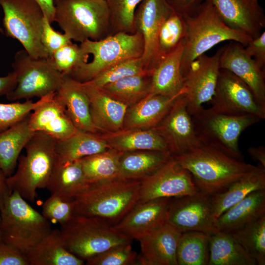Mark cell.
I'll use <instances>...</instances> for the list:
<instances>
[{
  "label": "cell",
  "instance_id": "cell-54",
  "mask_svg": "<svg viewBox=\"0 0 265 265\" xmlns=\"http://www.w3.org/2000/svg\"><path fill=\"white\" fill-rule=\"evenodd\" d=\"M6 179L7 177L0 167V210L5 198L11 192L7 186Z\"/></svg>",
  "mask_w": 265,
  "mask_h": 265
},
{
  "label": "cell",
  "instance_id": "cell-3",
  "mask_svg": "<svg viewBox=\"0 0 265 265\" xmlns=\"http://www.w3.org/2000/svg\"><path fill=\"white\" fill-rule=\"evenodd\" d=\"M140 187V180L120 179L93 185L73 198L75 214L113 226L138 203Z\"/></svg>",
  "mask_w": 265,
  "mask_h": 265
},
{
  "label": "cell",
  "instance_id": "cell-9",
  "mask_svg": "<svg viewBox=\"0 0 265 265\" xmlns=\"http://www.w3.org/2000/svg\"><path fill=\"white\" fill-rule=\"evenodd\" d=\"M191 117L196 135L202 144L241 159L239 136L246 128L261 120L252 114H227L203 107Z\"/></svg>",
  "mask_w": 265,
  "mask_h": 265
},
{
  "label": "cell",
  "instance_id": "cell-2",
  "mask_svg": "<svg viewBox=\"0 0 265 265\" xmlns=\"http://www.w3.org/2000/svg\"><path fill=\"white\" fill-rule=\"evenodd\" d=\"M183 16L186 26L181 62L183 76L192 61L219 43L231 41L245 47L253 39L226 25L209 0H204L192 13Z\"/></svg>",
  "mask_w": 265,
  "mask_h": 265
},
{
  "label": "cell",
  "instance_id": "cell-56",
  "mask_svg": "<svg viewBox=\"0 0 265 265\" xmlns=\"http://www.w3.org/2000/svg\"><path fill=\"white\" fill-rule=\"evenodd\" d=\"M58 0H53L54 3H55L56 2H57Z\"/></svg>",
  "mask_w": 265,
  "mask_h": 265
},
{
  "label": "cell",
  "instance_id": "cell-14",
  "mask_svg": "<svg viewBox=\"0 0 265 265\" xmlns=\"http://www.w3.org/2000/svg\"><path fill=\"white\" fill-rule=\"evenodd\" d=\"M140 181L138 203L181 197L200 191L190 172L182 167L173 156L154 173Z\"/></svg>",
  "mask_w": 265,
  "mask_h": 265
},
{
  "label": "cell",
  "instance_id": "cell-48",
  "mask_svg": "<svg viewBox=\"0 0 265 265\" xmlns=\"http://www.w3.org/2000/svg\"><path fill=\"white\" fill-rule=\"evenodd\" d=\"M0 265H29V263L25 254L1 241Z\"/></svg>",
  "mask_w": 265,
  "mask_h": 265
},
{
  "label": "cell",
  "instance_id": "cell-41",
  "mask_svg": "<svg viewBox=\"0 0 265 265\" xmlns=\"http://www.w3.org/2000/svg\"><path fill=\"white\" fill-rule=\"evenodd\" d=\"M142 0H106L110 15V35L135 32V11Z\"/></svg>",
  "mask_w": 265,
  "mask_h": 265
},
{
  "label": "cell",
  "instance_id": "cell-12",
  "mask_svg": "<svg viewBox=\"0 0 265 265\" xmlns=\"http://www.w3.org/2000/svg\"><path fill=\"white\" fill-rule=\"evenodd\" d=\"M211 196L200 191L181 197L172 198L166 222L181 233L198 231L211 236L216 232Z\"/></svg>",
  "mask_w": 265,
  "mask_h": 265
},
{
  "label": "cell",
  "instance_id": "cell-21",
  "mask_svg": "<svg viewBox=\"0 0 265 265\" xmlns=\"http://www.w3.org/2000/svg\"><path fill=\"white\" fill-rule=\"evenodd\" d=\"M29 124L34 132H44L56 140L65 139L77 130L56 92L48 94L30 113Z\"/></svg>",
  "mask_w": 265,
  "mask_h": 265
},
{
  "label": "cell",
  "instance_id": "cell-29",
  "mask_svg": "<svg viewBox=\"0 0 265 265\" xmlns=\"http://www.w3.org/2000/svg\"><path fill=\"white\" fill-rule=\"evenodd\" d=\"M30 114L0 132V167L7 177L14 172L21 152L35 132L29 124Z\"/></svg>",
  "mask_w": 265,
  "mask_h": 265
},
{
  "label": "cell",
  "instance_id": "cell-32",
  "mask_svg": "<svg viewBox=\"0 0 265 265\" xmlns=\"http://www.w3.org/2000/svg\"><path fill=\"white\" fill-rule=\"evenodd\" d=\"M265 189V168L261 165L233 183L225 190L211 196L215 217L240 202L251 192Z\"/></svg>",
  "mask_w": 265,
  "mask_h": 265
},
{
  "label": "cell",
  "instance_id": "cell-47",
  "mask_svg": "<svg viewBox=\"0 0 265 265\" xmlns=\"http://www.w3.org/2000/svg\"><path fill=\"white\" fill-rule=\"evenodd\" d=\"M41 41L48 54V57L61 47L72 42L67 34L55 31L45 16L42 23Z\"/></svg>",
  "mask_w": 265,
  "mask_h": 265
},
{
  "label": "cell",
  "instance_id": "cell-51",
  "mask_svg": "<svg viewBox=\"0 0 265 265\" xmlns=\"http://www.w3.org/2000/svg\"><path fill=\"white\" fill-rule=\"evenodd\" d=\"M16 79L15 73L12 71L7 75L0 77V96H6L16 87Z\"/></svg>",
  "mask_w": 265,
  "mask_h": 265
},
{
  "label": "cell",
  "instance_id": "cell-25",
  "mask_svg": "<svg viewBox=\"0 0 265 265\" xmlns=\"http://www.w3.org/2000/svg\"><path fill=\"white\" fill-rule=\"evenodd\" d=\"M179 96L170 97L161 95H148L128 107L123 129L155 128L163 120Z\"/></svg>",
  "mask_w": 265,
  "mask_h": 265
},
{
  "label": "cell",
  "instance_id": "cell-33",
  "mask_svg": "<svg viewBox=\"0 0 265 265\" xmlns=\"http://www.w3.org/2000/svg\"><path fill=\"white\" fill-rule=\"evenodd\" d=\"M25 256L29 265H82L84 263L66 248L58 229L52 230Z\"/></svg>",
  "mask_w": 265,
  "mask_h": 265
},
{
  "label": "cell",
  "instance_id": "cell-16",
  "mask_svg": "<svg viewBox=\"0 0 265 265\" xmlns=\"http://www.w3.org/2000/svg\"><path fill=\"white\" fill-rule=\"evenodd\" d=\"M173 12L165 0H142L134 14L135 32L144 43L141 56L146 70L152 72L159 63L158 39L160 28Z\"/></svg>",
  "mask_w": 265,
  "mask_h": 265
},
{
  "label": "cell",
  "instance_id": "cell-28",
  "mask_svg": "<svg viewBox=\"0 0 265 265\" xmlns=\"http://www.w3.org/2000/svg\"><path fill=\"white\" fill-rule=\"evenodd\" d=\"M102 137L111 149L121 152L135 151L169 152L165 140L155 128L123 129Z\"/></svg>",
  "mask_w": 265,
  "mask_h": 265
},
{
  "label": "cell",
  "instance_id": "cell-10",
  "mask_svg": "<svg viewBox=\"0 0 265 265\" xmlns=\"http://www.w3.org/2000/svg\"><path fill=\"white\" fill-rule=\"evenodd\" d=\"M12 67L17 83L15 88L6 96L10 101L41 98L56 92L63 80L64 76L47 58L33 57L25 49L16 53Z\"/></svg>",
  "mask_w": 265,
  "mask_h": 265
},
{
  "label": "cell",
  "instance_id": "cell-40",
  "mask_svg": "<svg viewBox=\"0 0 265 265\" xmlns=\"http://www.w3.org/2000/svg\"><path fill=\"white\" fill-rule=\"evenodd\" d=\"M186 31V26L183 16L173 11L163 23L159 33V63L179 46L185 38Z\"/></svg>",
  "mask_w": 265,
  "mask_h": 265
},
{
  "label": "cell",
  "instance_id": "cell-22",
  "mask_svg": "<svg viewBox=\"0 0 265 265\" xmlns=\"http://www.w3.org/2000/svg\"><path fill=\"white\" fill-rule=\"evenodd\" d=\"M181 232L165 222L139 240L141 265H178L176 252Z\"/></svg>",
  "mask_w": 265,
  "mask_h": 265
},
{
  "label": "cell",
  "instance_id": "cell-38",
  "mask_svg": "<svg viewBox=\"0 0 265 265\" xmlns=\"http://www.w3.org/2000/svg\"><path fill=\"white\" fill-rule=\"evenodd\" d=\"M210 237L198 231L182 233L176 252L178 265H208Z\"/></svg>",
  "mask_w": 265,
  "mask_h": 265
},
{
  "label": "cell",
  "instance_id": "cell-57",
  "mask_svg": "<svg viewBox=\"0 0 265 265\" xmlns=\"http://www.w3.org/2000/svg\"><path fill=\"white\" fill-rule=\"evenodd\" d=\"M0 241H1V238L0 232Z\"/></svg>",
  "mask_w": 265,
  "mask_h": 265
},
{
  "label": "cell",
  "instance_id": "cell-1",
  "mask_svg": "<svg viewBox=\"0 0 265 265\" xmlns=\"http://www.w3.org/2000/svg\"><path fill=\"white\" fill-rule=\"evenodd\" d=\"M173 157L190 172L199 190L210 196L225 190L233 183L257 168L202 143L187 153Z\"/></svg>",
  "mask_w": 265,
  "mask_h": 265
},
{
  "label": "cell",
  "instance_id": "cell-46",
  "mask_svg": "<svg viewBox=\"0 0 265 265\" xmlns=\"http://www.w3.org/2000/svg\"><path fill=\"white\" fill-rule=\"evenodd\" d=\"M47 95L35 102L31 100L21 103H0V132L8 129L31 113L46 99Z\"/></svg>",
  "mask_w": 265,
  "mask_h": 265
},
{
  "label": "cell",
  "instance_id": "cell-26",
  "mask_svg": "<svg viewBox=\"0 0 265 265\" xmlns=\"http://www.w3.org/2000/svg\"><path fill=\"white\" fill-rule=\"evenodd\" d=\"M56 94L64 104L67 113L77 130L97 133L98 131L91 119L89 100L81 82L65 75Z\"/></svg>",
  "mask_w": 265,
  "mask_h": 265
},
{
  "label": "cell",
  "instance_id": "cell-17",
  "mask_svg": "<svg viewBox=\"0 0 265 265\" xmlns=\"http://www.w3.org/2000/svg\"><path fill=\"white\" fill-rule=\"evenodd\" d=\"M154 128L164 138L173 156L187 153L202 144L187 111L184 94L176 99L167 114Z\"/></svg>",
  "mask_w": 265,
  "mask_h": 265
},
{
  "label": "cell",
  "instance_id": "cell-4",
  "mask_svg": "<svg viewBox=\"0 0 265 265\" xmlns=\"http://www.w3.org/2000/svg\"><path fill=\"white\" fill-rule=\"evenodd\" d=\"M56 140L40 132H35L26 145V154L18 159L16 171L7 177L11 191L33 202L36 190L46 188L57 161Z\"/></svg>",
  "mask_w": 265,
  "mask_h": 265
},
{
  "label": "cell",
  "instance_id": "cell-23",
  "mask_svg": "<svg viewBox=\"0 0 265 265\" xmlns=\"http://www.w3.org/2000/svg\"><path fill=\"white\" fill-rule=\"evenodd\" d=\"M81 84L88 97L91 119L97 131L112 133L123 130L129 106L88 82Z\"/></svg>",
  "mask_w": 265,
  "mask_h": 265
},
{
  "label": "cell",
  "instance_id": "cell-6",
  "mask_svg": "<svg viewBox=\"0 0 265 265\" xmlns=\"http://www.w3.org/2000/svg\"><path fill=\"white\" fill-rule=\"evenodd\" d=\"M54 6L53 21L72 40L98 41L110 35L106 0H59Z\"/></svg>",
  "mask_w": 265,
  "mask_h": 265
},
{
  "label": "cell",
  "instance_id": "cell-42",
  "mask_svg": "<svg viewBox=\"0 0 265 265\" xmlns=\"http://www.w3.org/2000/svg\"><path fill=\"white\" fill-rule=\"evenodd\" d=\"M147 72H151L146 70L141 57L117 63L103 71L87 82L100 88L124 78Z\"/></svg>",
  "mask_w": 265,
  "mask_h": 265
},
{
  "label": "cell",
  "instance_id": "cell-43",
  "mask_svg": "<svg viewBox=\"0 0 265 265\" xmlns=\"http://www.w3.org/2000/svg\"><path fill=\"white\" fill-rule=\"evenodd\" d=\"M89 54L84 53L80 45L73 42L54 52L47 60L63 76L69 75L81 64L87 62Z\"/></svg>",
  "mask_w": 265,
  "mask_h": 265
},
{
  "label": "cell",
  "instance_id": "cell-49",
  "mask_svg": "<svg viewBox=\"0 0 265 265\" xmlns=\"http://www.w3.org/2000/svg\"><path fill=\"white\" fill-rule=\"evenodd\" d=\"M247 54L262 68L265 67V32L253 38L244 47Z\"/></svg>",
  "mask_w": 265,
  "mask_h": 265
},
{
  "label": "cell",
  "instance_id": "cell-11",
  "mask_svg": "<svg viewBox=\"0 0 265 265\" xmlns=\"http://www.w3.org/2000/svg\"><path fill=\"white\" fill-rule=\"evenodd\" d=\"M6 35L20 42L31 56L48 58L41 41L43 12L35 0H0Z\"/></svg>",
  "mask_w": 265,
  "mask_h": 265
},
{
  "label": "cell",
  "instance_id": "cell-7",
  "mask_svg": "<svg viewBox=\"0 0 265 265\" xmlns=\"http://www.w3.org/2000/svg\"><path fill=\"white\" fill-rule=\"evenodd\" d=\"M83 52L91 54V61L85 62L68 76L80 82H87L103 71L120 62L141 57L144 43L138 32H119L98 41L86 40L80 45Z\"/></svg>",
  "mask_w": 265,
  "mask_h": 265
},
{
  "label": "cell",
  "instance_id": "cell-45",
  "mask_svg": "<svg viewBox=\"0 0 265 265\" xmlns=\"http://www.w3.org/2000/svg\"><path fill=\"white\" fill-rule=\"evenodd\" d=\"M42 214L53 223L65 224L75 214L73 198L51 194L43 204Z\"/></svg>",
  "mask_w": 265,
  "mask_h": 265
},
{
  "label": "cell",
  "instance_id": "cell-18",
  "mask_svg": "<svg viewBox=\"0 0 265 265\" xmlns=\"http://www.w3.org/2000/svg\"><path fill=\"white\" fill-rule=\"evenodd\" d=\"M220 69L228 70L243 81L258 101L265 106V72L240 43L232 42L222 48Z\"/></svg>",
  "mask_w": 265,
  "mask_h": 265
},
{
  "label": "cell",
  "instance_id": "cell-19",
  "mask_svg": "<svg viewBox=\"0 0 265 265\" xmlns=\"http://www.w3.org/2000/svg\"><path fill=\"white\" fill-rule=\"evenodd\" d=\"M172 198H161L138 203L113 227L131 240H139L166 222Z\"/></svg>",
  "mask_w": 265,
  "mask_h": 265
},
{
  "label": "cell",
  "instance_id": "cell-30",
  "mask_svg": "<svg viewBox=\"0 0 265 265\" xmlns=\"http://www.w3.org/2000/svg\"><path fill=\"white\" fill-rule=\"evenodd\" d=\"M111 149L106 141L96 133L77 130L70 137L56 140L58 164H64Z\"/></svg>",
  "mask_w": 265,
  "mask_h": 265
},
{
  "label": "cell",
  "instance_id": "cell-36",
  "mask_svg": "<svg viewBox=\"0 0 265 265\" xmlns=\"http://www.w3.org/2000/svg\"><path fill=\"white\" fill-rule=\"evenodd\" d=\"M123 152L112 149L81 159L86 179L92 186L119 179L120 158Z\"/></svg>",
  "mask_w": 265,
  "mask_h": 265
},
{
  "label": "cell",
  "instance_id": "cell-24",
  "mask_svg": "<svg viewBox=\"0 0 265 265\" xmlns=\"http://www.w3.org/2000/svg\"><path fill=\"white\" fill-rule=\"evenodd\" d=\"M185 39L171 53L166 56L152 71L150 94L170 97L185 93L184 76L181 70Z\"/></svg>",
  "mask_w": 265,
  "mask_h": 265
},
{
  "label": "cell",
  "instance_id": "cell-37",
  "mask_svg": "<svg viewBox=\"0 0 265 265\" xmlns=\"http://www.w3.org/2000/svg\"><path fill=\"white\" fill-rule=\"evenodd\" d=\"M151 73L127 77L99 88L129 106L150 94Z\"/></svg>",
  "mask_w": 265,
  "mask_h": 265
},
{
  "label": "cell",
  "instance_id": "cell-44",
  "mask_svg": "<svg viewBox=\"0 0 265 265\" xmlns=\"http://www.w3.org/2000/svg\"><path fill=\"white\" fill-rule=\"evenodd\" d=\"M131 242L120 244L113 246L86 260V265H139L138 256L132 250Z\"/></svg>",
  "mask_w": 265,
  "mask_h": 265
},
{
  "label": "cell",
  "instance_id": "cell-13",
  "mask_svg": "<svg viewBox=\"0 0 265 265\" xmlns=\"http://www.w3.org/2000/svg\"><path fill=\"white\" fill-rule=\"evenodd\" d=\"M210 108L232 115L252 114L265 118V106L257 100L250 88L231 72L220 69Z\"/></svg>",
  "mask_w": 265,
  "mask_h": 265
},
{
  "label": "cell",
  "instance_id": "cell-8",
  "mask_svg": "<svg viewBox=\"0 0 265 265\" xmlns=\"http://www.w3.org/2000/svg\"><path fill=\"white\" fill-rule=\"evenodd\" d=\"M61 226L64 245L84 261L113 246L131 242L113 226L95 217L75 214Z\"/></svg>",
  "mask_w": 265,
  "mask_h": 265
},
{
  "label": "cell",
  "instance_id": "cell-39",
  "mask_svg": "<svg viewBox=\"0 0 265 265\" xmlns=\"http://www.w3.org/2000/svg\"><path fill=\"white\" fill-rule=\"evenodd\" d=\"M230 233L257 265H265V215Z\"/></svg>",
  "mask_w": 265,
  "mask_h": 265
},
{
  "label": "cell",
  "instance_id": "cell-15",
  "mask_svg": "<svg viewBox=\"0 0 265 265\" xmlns=\"http://www.w3.org/2000/svg\"><path fill=\"white\" fill-rule=\"evenodd\" d=\"M222 48L212 56L203 54L191 62L184 75V96L186 107L192 116L211 101L214 95L220 70Z\"/></svg>",
  "mask_w": 265,
  "mask_h": 265
},
{
  "label": "cell",
  "instance_id": "cell-5",
  "mask_svg": "<svg viewBox=\"0 0 265 265\" xmlns=\"http://www.w3.org/2000/svg\"><path fill=\"white\" fill-rule=\"evenodd\" d=\"M42 214L11 191L0 210L1 241L26 254L52 231Z\"/></svg>",
  "mask_w": 265,
  "mask_h": 265
},
{
  "label": "cell",
  "instance_id": "cell-20",
  "mask_svg": "<svg viewBox=\"0 0 265 265\" xmlns=\"http://www.w3.org/2000/svg\"><path fill=\"white\" fill-rule=\"evenodd\" d=\"M228 26L252 38L258 37L265 27V15L259 0H209Z\"/></svg>",
  "mask_w": 265,
  "mask_h": 265
},
{
  "label": "cell",
  "instance_id": "cell-50",
  "mask_svg": "<svg viewBox=\"0 0 265 265\" xmlns=\"http://www.w3.org/2000/svg\"><path fill=\"white\" fill-rule=\"evenodd\" d=\"M175 12L184 15L193 12L204 0H165Z\"/></svg>",
  "mask_w": 265,
  "mask_h": 265
},
{
  "label": "cell",
  "instance_id": "cell-35",
  "mask_svg": "<svg viewBox=\"0 0 265 265\" xmlns=\"http://www.w3.org/2000/svg\"><path fill=\"white\" fill-rule=\"evenodd\" d=\"M230 233L218 231L210 236L208 265H256Z\"/></svg>",
  "mask_w": 265,
  "mask_h": 265
},
{
  "label": "cell",
  "instance_id": "cell-55",
  "mask_svg": "<svg viewBox=\"0 0 265 265\" xmlns=\"http://www.w3.org/2000/svg\"><path fill=\"white\" fill-rule=\"evenodd\" d=\"M0 32L1 33H3L4 32L3 29L1 27H0Z\"/></svg>",
  "mask_w": 265,
  "mask_h": 265
},
{
  "label": "cell",
  "instance_id": "cell-52",
  "mask_svg": "<svg viewBox=\"0 0 265 265\" xmlns=\"http://www.w3.org/2000/svg\"><path fill=\"white\" fill-rule=\"evenodd\" d=\"M41 7L44 16L51 24L54 21L55 6L53 0H35Z\"/></svg>",
  "mask_w": 265,
  "mask_h": 265
},
{
  "label": "cell",
  "instance_id": "cell-27",
  "mask_svg": "<svg viewBox=\"0 0 265 265\" xmlns=\"http://www.w3.org/2000/svg\"><path fill=\"white\" fill-rule=\"evenodd\" d=\"M265 215V189L254 191L216 220L218 231L230 233Z\"/></svg>",
  "mask_w": 265,
  "mask_h": 265
},
{
  "label": "cell",
  "instance_id": "cell-31",
  "mask_svg": "<svg viewBox=\"0 0 265 265\" xmlns=\"http://www.w3.org/2000/svg\"><path fill=\"white\" fill-rule=\"evenodd\" d=\"M168 152L135 151L123 152L119 165V179L141 180L153 174L171 157Z\"/></svg>",
  "mask_w": 265,
  "mask_h": 265
},
{
  "label": "cell",
  "instance_id": "cell-53",
  "mask_svg": "<svg viewBox=\"0 0 265 265\" xmlns=\"http://www.w3.org/2000/svg\"><path fill=\"white\" fill-rule=\"evenodd\" d=\"M248 152L255 161L259 162L261 165L265 168V147L264 146L249 147Z\"/></svg>",
  "mask_w": 265,
  "mask_h": 265
},
{
  "label": "cell",
  "instance_id": "cell-34",
  "mask_svg": "<svg viewBox=\"0 0 265 265\" xmlns=\"http://www.w3.org/2000/svg\"><path fill=\"white\" fill-rule=\"evenodd\" d=\"M91 186L85 177L80 159L64 164H57L46 188L51 194L74 198Z\"/></svg>",
  "mask_w": 265,
  "mask_h": 265
}]
</instances>
